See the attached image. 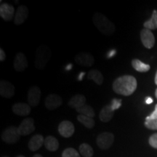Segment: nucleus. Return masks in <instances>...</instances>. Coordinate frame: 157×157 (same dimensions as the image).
Masks as SVG:
<instances>
[{
  "label": "nucleus",
  "mask_w": 157,
  "mask_h": 157,
  "mask_svg": "<svg viewBox=\"0 0 157 157\" xmlns=\"http://www.w3.org/2000/svg\"><path fill=\"white\" fill-rule=\"evenodd\" d=\"M137 80L134 76L124 75L116 78L112 84L113 90L118 95L129 96L136 90Z\"/></svg>",
  "instance_id": "f257e3e1"
},
{
  "label": "nucleus",
  "mask_w": 157,
  "mask_h": 157,
  "mask_svg": "<svg viewBox=\"0 0 157 157\" xmlns=\"http://www.w3.org/2000/svg\"><path fill=\"white\" fill-rule=\"evenodd\" d=\"M93 21L96 28L101 31L102 34L111 35L114 33L115 25L102 13H95L93 15Z\"/></svg>",
  "instance_id": "f03ea898"
},
{
  "label": "nucleus",
  "mask_w": 157,
  "mask_h": 157,
  "mask_svg": "<svg viewBox=\"0 0 157 157\" xmlns=\"http://www.w3.org/2000/svg\"><path fill=\"white\" fill-rule=\"evenodd\" d=\"M51 58V50L47 45L42 44L36 50L35 58V67L39 70H43L46 68Z\"/></svg>",
  "instance_id": "7ed1b4c3"
},
{
  "label": "nucleus",
  "mask_w": 157,
  "mask_h": 157,
  "mask_svg": "<svg viewBox=\"0 0 157 157\" xmlns=\"http://www.w3.org/2000/svg\"><path fill=\"white\" fill-rule=\"evenodd\" d=\"M2 140L8 144H14L18 142L21 138L17 127L10 126L6 128L2 133Z\"/></svg>",
  "instance_id": "20e7f679"
},
{
  "label": "nucleus",
  "mask_w": 157,
  "mask_h": 157,
  "mask_svg": "<svg viewBox=\"0 0 157 157\" xmlns=\"http://www.w3.org/2000/svg\"><path fill=\"white\" fill-rule=\"evenodd\" d=\"M113 141H114V135L112 133L104 132L98 135L96 143L98 146L102 150H106L112 146Z\"/></svg>",
  "instance_id": "39448f33"
},
{
  "label": "nucleus",
  "mask_w": 157,
  "mask_h": 157,
  "mask_svg": "<svg viewBox=\"0 0 157 157\" xmlns=\"http://www.w3.org/2000/svg\"><path fill=\"white\" fill-rule=\"evenodd\" d=\"M21 136H26L30 135L35 130L34 120L32 118H26L23 119L21 124L17 127Z\"/></svg>",
  "instance_id": "423d86ee"
},
{
  "label": "nucleus",
  "mask_w": 157,
  "mask_h": 157,
  "mask_svg": "<svg viewBox=\"0 0 157 157\" xmlns=\"http://www.w3.org/2000/svg\"><path fill=\"white\" fill-rule=\"evenodd\" d=\"M63 99L57 94H50L47 96L44 101L45 107L50 111L58 109L62 105Z\"/></svg>",
  "instance_id": "0eeeda50"
},
{
  "label": "nucleus",
  "mask_w": 157,
  "mask_h": 157,
  "mask_svg": "<svg viewBox=\"0 0 157 157\" xmlns=\"http://www.w3.org/2000/svg\"><path fill=\"white\" fill-rule=\"evenodd\" d=\"M75 128L73 123L71 122L70 121L65 120L63 121L59 124L58 126V132L61 136L66 138L71 137L74 135Z\"/></svg>",
  "instance_id": "6e6552de"
},
{
  "label": "nucleus",
  "mask_w": 157,
  "mask_h": 157,
  "mask_svg": "<svg viewBox=\"0 0 157 157\" xmlns=\"http://www.w3.org/2000/svg\"><path fill=\"white\" fill-rule=\"evenodd\" d=\"M41 99V90L37 86H33L28 92V103L31 107H36Z\"/></svg>",
  "instance_id": "1a4fd4ad"
},
{
  "label": "nucleus",
  "mask_w": 157,
  "mask_h": 157,
  "mask_svg": "<svg viewBox=\"0 0 157 157\" xmlns=\"http://www.w3.org/2000/svg\"><path fill=\"white\" fill-rule=\"evenodd\" d=\"M75 61L77 64L84 67H90L95 63V59L88 52H79L75 56Z\"/></svg>",
  "instance_id": "9d476101"
},
{
  "label": "nucleus",
  "mask_w": 157,
  "mask_h": 157,
  "mask_svg": "<svg viewBox=\"0 0 157 157\" xmlns=\"http://www.w3.org/2000/svg\"><path fill=\"white\" fill-rule=\"evenodd\" d=\"M15 86L11 82L2 80L0 82V95L2 97L7 98H13L15 95Z\"/></svg>",
  "instance_id": "9b49d317"
},
{
  "label": "nucleus",
  "mask_w": 157,
  "mask_h": 157,
  "mask_svg": "<svg viewBox=\"0 0 157 157\" xmlns=\"http://www.w3.org/2000/svg\"><path fill=\"white\" fill-rule=\"evenodd\" d=\"M15 8L9 3H2L0 5V16L5 21H10L14 17Z\"/></svg>",
  "instance_id": "f8f14e48"
},
{
  "label": "nucleus",
  "mask_w": 157,
  "mask_h": 157,
  "mask_svg": "<svg viewBox=\"0 0 157 157\" xmlns=\"http://www.w3.org/2000/svg\"><path fill=\"white\" fill-rule=\"evenodd\" d=\"M140 39L143 44L146 48L151 49L155 44V37L151 30L144 29L140 32Z\"/></svg>",
  "instance_id": "ddd939ff"
},
{
  "label": "nucleus",
  "mask_w": 157,
  "mask_h": 157,
  "mask_svg": "<svg viewBox=\"0 0 157 157\" xmlns=\"http://www.w3.org/2000/svg\"><path fill=\"white\" fill-rule=\"evenodd\" d=\"M28 67V60L23 52L16 54L14 59V68L17 72H23Z\"/></svg>",
  "instance_id": "4468645a"
},
{
  "label": "nucleus",
  "mask_w": 157,
  "mask_h": 157,
  "mask_svg": "<svg viewBox=\"0 0 157 157\" xmlns=\"http://www.w3.org/2000/svg\"><path fill=\"white\" fill-rule=\"evenodd\" d=\"M29 16V9L26 6L21 5L17 8L14 17L15 25H21L26 21Z\"/></svg>",
  "instance_id": "2eb2a0df"
},
{
  "label": "nucleus",
  "mask_w": 157,
  "mask_h": 157,
  "mask_svg": "<svg viewBox=\"0 0 157 157\" xmlns=\"http://www.w3.org/2000/svg\"><path fill=\"white\" fill-rule=\"evenodd\" d=\"M12 110L15 114L21 116V117H26V116L30 114L31 107L29 103H17L13 105Z\"/></svg>",
  "instance_id": "dca6fc26"
},
{
  "label": "nucleus",
  "mask_w": 157,
  "mask_h": 157,
  "mask_svg": "<svg viewBox=\"0 0 157 157\" xmlns=\"http://www.w3.org/2000/svg\"><path fill=\"white\" fill-rule=\"evenodd\" d=\"M44 143V139L42 135H35L29 141V148L30 149L31 151H36L42 146Z\"/></svg>",
  "instance_id": "f3484780"
},
{
  "label": "nucleus",
  "mask_w": 157,
  "mask_h": 157,
  "mask_svg": "<svg viewBox=\"0 0 157 157\" xmlns=\"http://www.w3.org/2000/svg\"><path fill=\"white\" fill-rule=\"evenodd\" d=\"M86 104L85 96L81 94L74 95L68 101V105L74 109H78Z\"/></svg>",
  "instance_id": "a211bd4d"
},
{
  "label": "nucleus",
  "mask_w": 157,
  "mask_h": 157,
  "mask_svg": "<svg viewBox=\"0 0 157 157\" xmlns=\"http://www.w3.org/2000/svg\"><path fill=\"white\" fill-rule=\"evenodd\" d=\"M114 115V111H113L112 108H111V105H105L103 109L101 110L99 113V117L101 121L103 122H109L112 119Z\"/></svg>",
  "instance_id": "6ab92c4d"
},
{
  "label": "nucleus",
  "mask_w": 157,
  "mask_h": 157,
  "mask_svg": "<svg viewBox=\"0 0 157 157\" xmlns=\"http://www.w3.org/2000/svg\"><path fill=\"white\" fill-rule=\"evenodd\" d=\"M44 145L45 148L50 151H56L59 148V142L58 139L53 136H51V135L45 137Z\"/></svg>",
  "instance_id": "aec40b11"
},
{
  "label": "nucleus",
  "mask_w": 157,
  "mask_h": 157,
  "mask_svg": "<svg viewBox=\"0 0 157 157\" xmlns=\"http://www.w3.org/2000/svg\"><path fill=\"white\" fill-rule=\"evenodd\" d=\"M87 78L89 79L93 80L98 85H101L103 82V76L101 71L97 69L90 71L87 74Z\"/></svg>",
  "instance_id": "412c9836"
},
{
  "label": "nucleus",
  "mask_w": 157,
  "mask_h": 157,
  "mask_svg": "<svg viewBox=\"0 0 157 157\" xmlns=\"http://www.w3.org/2000/svg\"><path fill=\"white\" fill-rule=\"evenodd\" d=\"M132 66L135 70L138 72H141V73L148 71L151 68V66L149 65L144 63L138 59H133L132 60Z\"/></svg>",
  "instance_id": "4be33fe9"
},
{
  "label": "nucleus",
  "mask_w": 157,
  "mask_h": 157,
  "mask_svg": "<svg viewBox=\"0 0 157 157\" xmlns=\"http://www.w3.org/2000/svg\"><path fill=\"white\" fill-rule=\"evenodd\" d=\"M77 120L88 129L93 128L95 125V120L93 119V118L87 117V116L78 114L77 116Z\"/></svg>",
  "instance_id": "5701e85b"
},
{
  "label": "nucleus",
  "mask_w": 157,
  "mask_h": 157,
  "mask_svg": "<svg viewBox=\"0 0 157 157\" xmlns=\"http://www.w3.org/2000/svg\"><path fill=\"white\" fill-rule=\"evenodd\" d=\"M144 27L148 30H155L157 29V10L153 11L152 16L151 19L144 23Z\"/></svg>",
  "instance_id": "b1692460"
},
{
  "label": "nucleus",
  "mask_w": 157,
  "mask_h": 157,
  "mask_svg": "<svg viewBox=\"0 0 157 157\" xmlns=\"http://www.w3.org/2000/svg\"><path fill=\"white\" fill-rule=\"evenodd\" d=\"M79 152L84 157H93L94 150L87 143H82L79 146Z\"/></svg>",
  "instance_id": "393cba45"
},
{
  "label": "nucleus",
  "mask_w": 157,
  "mask_h": 157,
  "mask_svg": "<svg viewBox=\"0 0 157 157\" xmlns=\"http://www.w3.org/2000/svg\"><path fill=\"white\" fill-rule=\"evenodd\" d=\"M79 114H82L84 116H87V117H90L93 118L95 117V111L93 109V107L90 106L88 104H85L83 106L79 108V109L76 110Z\"/></svg>",
  "instance_id": "a878e982"
},
{
  "label": "nucleus",
  "mask_w": 157,
  "mask_h": 157,
  "mask_svg": "<svg viewBox=\"0 0 157 157\" xmlns=\"http://www.w3.org/2000/svg\"><path fill=\"white\" fill-rule=\"evenodd\" d=\"M62 157H80V155L76 149L73 148H68L65 149L62 154Z\"/></svg>",
  "instance_id": "bb28decb"
},
{
  "label": "nucleus",
  "mask_w": 157,
  "mask_h": 157,
  "mask_svg": "<svg viewBox=\"0 0 157 157\" xmlns=\"http://www.w3.org/2000/svg\"><path fill=\"white\" fill-rule=\"evenodd\" d=\"M145 126L148 129L157 130V119L152 121H145Z\"/></svg>",
  "instance_id": "cd10ccee"
},
{
  "label": "nucleus",
  "mask_w": 157,
  "mask_h": 157,
  "mask_svg": "<svg viewBox=\"0 0 157 157\" xmlns=\"http://www.w3.org/2000/svg\"><path fill=\"white\" fill-rule=\"evenodd\" d=\"M110 105H111V106L113 109V111L119 109L121 105V100L114 98V99L112 100V101L110 103Z\"/></svg>",
  "instance_id": "c85d7f7f"
},
{
  "label": "nucleus",
  "mask_w": 157,
  "mask_h": 157,
  "mask_svg": "<svg viewBox=\"0 0 157 157\" xmlns=\"http://www.w3.org/2000/svg\"><path fill=\"white\" fill-rule=\"evenodd\" d=\"M148 142L151 146L157 149V133H155V134L152 135L151 136L149 137Z\"/></svg>",
  "instance_id": "c756f323"
},
{
  "label": "nucleus",
  "mask_w": 157,
  "mask_h": 157,
  "mask_svg": "<svg viewBox=\"0 0 157 157\" xmlns=\"http://www.w3.org/2000/svg\"><path fill=\"white\" fill-rule=\"evenodd\" d=\"M155 119H157V104L155 106V110L152 113H151V115L148 116L146 118V121H152L155 120Z\"/></svg>",
  "instance_id": "7c9ffc66"
},
{
  "label": "nucleus",
  "mask_w": 157,
  "mask_h": 157,
  "mask_svg": "<svg viewBox=\"0 0 157 157\" xmlns=\"http://www.w3.org/2000/svg\"><path fill=\"white\" fill-rule=\"evenodd\" d=\"M6 58L5 52L4 51L3 49H0V61H4Z\"/></svg>",
  "instance_id": "2f4dec72"
},
{
  "label": "nucleus",
  "mask_w": 157,
  "mask_h": 157,
  "mask_svg": "<svg viewBox=\"0 0 157 157\" xmlns=\"http://www.w3.org/2000/svg\"><path fill=\"white\" fill-rule=\"evenodd\" d=\"M115 54H116V50H110L109 52H108L107 57L109 58H111V57L114 56Z\"/></svg>",
  "instance_id": "473e14b6"
},
{
  "label": "nucleus",
  "mask_w": 157,
  "mask_h": 157,
  "mask_svg": "<svg viewBox=\"0 0 157 157\" xmlns=\"http://www.w3.org/2000/svg\"><path fill=\"white\" fill-rule=\"evenodd\" d=\"M153 103V99L150 97H147L146 98V104H151Z\"/></svg>",
  "instance_id": "72a5a7b5"
},
{
  "label": "nucleus",
  "mask_w": 157,
  "mask_h": 157,
  "mask_svg": "<svg viewBox=\"0 0 157 157\" xmlns=\"http://www.w3.org/2000/svg\"><path fill=\"white\" fill-rule=\"evenodd\" d=\"M84 75H85V73H84V72H81V74H80L78 76V79L79 80V81H81V80H82V78H83V76Z\"/></svg>",
  "instance_id": "f704fd0d"
},
{
  "label": "nucleus",
  "mask_w": 157,
  "mask_h": 157,
  "mask_svg": "<svg viewBox=\"0 0 157 157\" xmlns=\"http://www.w3.org/2000/svg\"><path fill=\"white\" fill-rule=\"evenodd\" d=\"M71 67H72V65L71 64L68 65V66H66V70H70L71 68Z\"/></svg>",
  "instance_id": "c9c22d12"
},
{
  "label": "nucleus",
  "mask_w": 157,
  "mask_h": 157,
  "mask_svg": "<svg viewBox=\"0 0 157 157\" xmlns=\"http://www.w3.org/2000/svg\"><path fill=\"white\" fill-rule=\"evenodd\" d=\"M154 82H155V84L157 85V71L156 73V76H155V78H154Z\"/></svg>",
  "instance_id": "e433bc0d"
},
{
  "label": "nucleus",
  "mask_w": 157,
  "mask_h": 157,
  "mask_svg": "<svg viewBox=\"0 0 157 157\" xmlns=\"http://www.w3.org/2000/svg\"><path fill=\"white\" fill-rule=\"evenodd\" d=\"M33 157H42V155H40V154H35Z\"/></svg>",
  "instance_id": "4c0bfd02"
},
{
  "label": "nucleus",
  "mask_w": 157,
  "mask_h": 157,
  "mask_svg": "<svg viewBox=\"0 0 157 157\" xmlns=\"http://www.w3.org/2000/svg\"><path fill=\"white\" fill-rule=\"evenodd\" d=\"M155 95H156V99H157V89L156 90V92H155Z\"/></svg>",
  "instance_id": "58836bf2"
},
{
  "label": "nucleus",
  "mask_w": 157,
  "mask_h": 157,
  "mask_svg": "<svg viewBox=\"0 0 157 157\" xmlns=\"http://www.w3.org/2000/svg\"><path fill=\"white\" fill-rule=\"evenodd\" d=\"M17 157H25V156H23V155H20V156H17Z\"/></svg>",
  "instance_id": "ea45409f"
},
{
  "label": "nucleus",
  "mask_w": 157,
  "mask_h": 157,
  "mask_svg": "<svg viewBox=\"0 0 157 157\" xmlns=\"http://www.w3.org/2000/svg\"><path fill=\"white\" fill-rule=\"evenodd\" d=\"M3 157H8V156H3Z\"/></svg>",
  "instance_id": "a19ab883"
}]
</instances>
